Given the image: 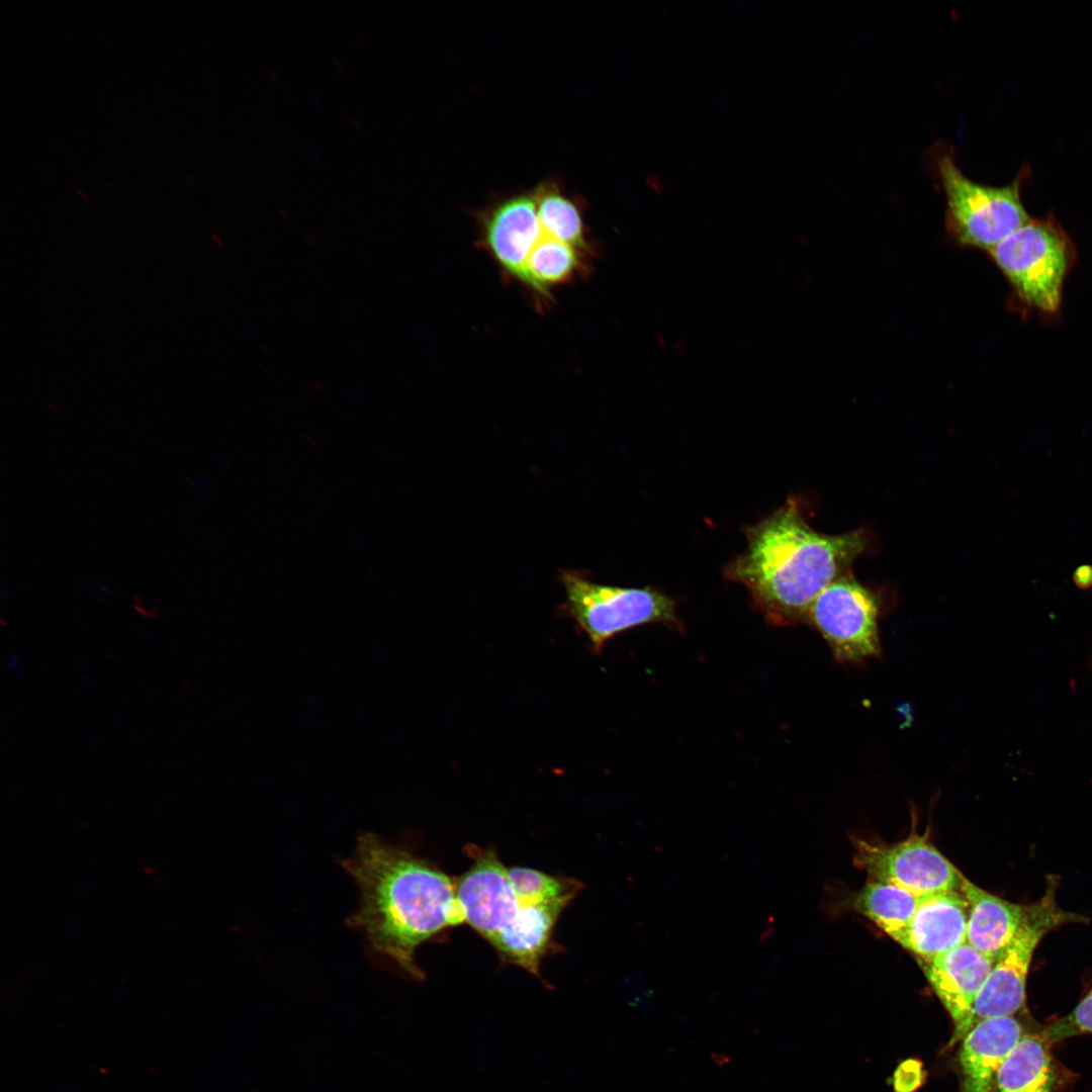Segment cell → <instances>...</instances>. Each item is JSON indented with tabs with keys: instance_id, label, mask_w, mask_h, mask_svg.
<instances>
[{
	"instance_id": "cell-1",
	"label": "cell",
	"mask_w": 1092,
	"mask_h": 1092,
	"mask_svg": "<svg viewBox=\"0 0 1092 1092\" xmlns=\"http://www.w3.org/2000/svg\"><path fill=\"white\" fill-rule=\"evenodd\" d=\"M342 867L356 883L360 900L349 922L375 954L422 979L417 948L442 930L464 922L450 878L428 861L375 833L358 836Z\"/></svg>"
},
{
	"instance_id": "cell-2",
	"label": "cell",
	"mask_w": 1092,
	"mask_h": 1092,
	"mask_svg": "<svg viewBox=\"0 0 1092 1092\" xmlns=\"http://www.w3.org/2000/svg\"><path fill=\"white\" fill-rule=\"evenodd\" d=\"M747 548L726 568L742 583L769 623L806 622L810 606L866 548L856 529L828 535L815 531L795 500L746 529Z\"/></svg>"
},
{
	"instance_id": "cell-3",
	"label": "cell",
	"mask_w": 1092,
	"mask_h": 1092,
	"mask_svg": "<svg viewBox=\"0 0 1092 1092\" xmlns=\"http://www.w3.org/2000/svg\"><path fill=\"white\" fill-rule=\"evenodd\" d=\"M472 866L455 882L464 922L508 962L535 976L549 951L561 906L534 904L513 889L492 850L474 848Z\"/></svg>"
},
{
	"instance_id": "cell-4",
	"label": "cell",
	"mask_w": 1092,
	"mask_h": 1092,
	"mask_svg": "<svg viewBox=\"0 0 1092 1092\" xmlns=\"http://www.w3.org/2000/svg\"><path fill=\"white\" fill-rule=\"evenodd\" d=\"M1025 311L1058 313L1076 248L1056 218H1030L989 252Z\"/></svg>"
},
{
	"instance_id": "cell-5",
	"label": "cell",
	"mask_w": 1092,
	"mask_h": 1092,
	"mask_svg": "<svg viewBox=\"0 0 1092 1092\" xmlns=\"http://www.w3.org/2000/svg\"><path fill=\"white\" fill-rule=\"evenodd\" d=\"M931 162L945 197L946 226L962 245L990 252L1030 219L1020 195L1023 172L1003 187L977 183L961 171L952 149L940 144L931 150Z\"/></svg>"
},
{
	"instance_id": "cell-6",
	"label": "cell",
	"mask_w": 1092,
	"mask_h": 1092,
	"mask_svg": "<svg viewBox=\"0 0 1092 1092\" xmlns=\"http://www.w3.org/2000/svg\"><path fill=\"white\" fill-rule=\"evenodd\" d=\"M565 599L560 610L600 653L614 636L635 626L663 623L679 628L674 602L649 587H621L593 581L577 569H560Z\"/></svg>"
},
{
	"instance_id": "cell-7",
	"label": "cell",
	"mask_w": 1092,
	"mask_h": 1092,
	"mask_svg": "<svg viewBox=\"0 0 1092 1092\" xmlns=\"http://www.w3.org/2000/svg\"><path fill=\"white\" fill-rule=\"evenodd\" d=\"M1056 893L1057 882L1052 878L1041 898L1027 904L1018 929L995 960L976 998L972 1027L984 1019L1012 1016L1018 1012L1025 1004L1027 975L1041 939L1065 924L1088 920L1060 907Z\"/></svg>"
},
{
	"instance_id": "cell-8",
	"label": "cell",
	"mask_w": 1092,
	"mask_h": 1092,
	"mask_svg": "<svg viewBox=\"0 0 1092 1092\" xmlns=\"http://www.w3.org/2000/svg\"><path fill=\"white\" fill-rule=\"evenodd\" d=\"M878 617L875 595L847 572L820 593L806 622L822 635L837 662L852 664L881 655Z\"/></svg>"
},
{
	"instance_id": "cell-9",
	"label": "cell",
	"mask_w": 1092,
	"mask_h": 1092,
	"mask_svg": "<svg viewBox=\"0 0 1092 1092\" xmlns=\"http://www.w3.org/2000/svg\"><path fill=\"white\" fill-rule=\"evenodd\" d=\"M854 863L872 881L892 884L918 896L960 891L963 875L924 836L893 844L854 841Z\"/></svg>"
},
{
	"instance_id": "cell-10",
	"label": "cell",
	"mask_w": 1092,
	"mask_h": 1092,
	"mask_svg": "<svg viewBox=\"0 0 1092 1092\" xmlns=\"http://www.w3.org/2000/svg\"><path fill=\"white\" fill-rule=\"evenodd\" d=\"M473 217L477 245L505 278L522 286L527 259L543 234L532 190L495 195Z\"/></svg>"
},
{
	"instance_id": "cell-11",
	"label": "cell",
	"mask_w": 1092,
	"mask_h": 1092,
	"mask_svg": "<svg viewBox=\"0 0 1092 1092\" xmlns=\"http://www.w3.org/2000/svg\"><path fill=\"white\" fill-rule=\"evenodd\" d=\"M993 965L991 959L967 942L922 962L928 982L954 1023L950 1044L971 1030L976 998Z\"/></svg>"
},
{
	"instance_id": "cell-12",
	"label": "cell",
	"mask_w": 1092,
	"mask_h": 1092,
	"mask_svg": "<svg viewBox=\"0 0 1092 1092\" xmlns=\"http://www.w3.org/2000/svg\"><path fill=\"white\" fill-rule=\"evenodd\" d=\"M969 904L961 891L920 897L908 925L894 938L922 962L966 942Z\"/></svg>"
},
{
	"instance_id": "cell-13",
	"label": "cell",
	"mask_w": 1092,
	"mask_h": 1092,
	"mask_svg": "<svg viewBox=\"0 0 1092 1092\" xmlns=\"http://www.w3.org/2000/svg\"><path fill=\"white\" fill-rule=\"evenodd\" d=\"M1024 1034L1014 1015L992 1017L974 1025L963 1038L960 1053L963 1092H991L1000 1065Z\"/></svg>"
},
{
	"instance_id": "cell-14",
	"label": "cell",
	"mask_w": 1092,
	"mask_h": 1092,
	"mask_svg": "<svg viewBox=\"0 0 1092 1092\" xmlns=\"http://www.w3.org/2000/svg\"><path fill=\"white\" fill-rule=\"evenodd\" d=\"M969 904L966 942L993 962L1010 942L1027 905L999 898L963 877L961 890Z\"/></svg>"
},
{
	"instance_id": "cell-15",
	"label": "cell",
	"mask_w": 1092,
	"mask_h": 1092,
	"mask_svg": "<svg viewBox=\"0 0 1092 1092\" xmlns=\"http://www.w3.org/2000/svg\"><path fill=\"white\" fill-rule=\"evenodd\" d=\"M592 260L586 254L556 240L543 230L527 259L522 287L536 307H549L553 301V289L589 275Z\"/></svg>"
},
{
	"instance_id": "cell-16",
	"label": "cell",
	"mask_w": 1092,
	"mask_h": 1092,
	"mask_svg": "<svg viewBox=\"0 0 1092 1092\" xmlns=\"http://www.w3.org/2000/svg\"><path fill=\"white\" fill-rule=\"evenodd\" d=\"M1050 1043L1025 1033L1009 1052L995 1076L991 1092H1055L1058 1075Z\"/></svg>"
},
{
	"instance_id": "cell-17",
	"label": "cell",
	"mask_w": 1092,
	"mask_h": 1092,
	"mask_svg": "<svg viewBox=\"0 0 1092 1092\" xmlns=\"http://www.w3.org/2000/svg\"><path fill=\"white\" fill-rule=\"evenodd\" d=\"M531 190L544 232L594 258L597 249L584 222L582 200L568 194L558 178L544 179Z\"/></svg>"
},
{
	"instance_id": "cell-18",
	"label": "cell",
	"mask_w": 1092,
	"mask_h": 1092,
	"mask_svg": "<svg viewBox=\"0 0 1092 1092\" xmlns=\"http://www.w3.org/2000/svg\"><path fill=\"white\" fill-rule=\"evenodd\" d=\"M920 897L892 884L871 881L854 894L850 905L894 939L910 922Z\"/></svg>"
},
{
	"instance_id": "cell-19",
	"label": "cell",
	"mask_w": 1092,
	"mask_h": 1092,
	"mask_svg": "<svg viewBox=\"0 0 1092 1092\" xmlns=\"http://www.w3.org/2000/svg\"><path fill=\"white\" fill-rule=\"evenodd\" d=\"M1084 1033H1092V989L1070 1013L1039 1031L1050 1044Z\"/></svg>"
},
{
	"instance_id": "cell-20",
	"label": "cell",
	"mask_w": 1092,
	"mask_h": 1092,
	"mask_svg": "<svg viewBox=\"0 0 1092 1092\" xmlns=\"http://www.w3.org/2000/svg\"><path fill=\"white\" fill-rule=\"evenodd\" d=\"M923 1078L922 1063L914 1059L906 1060L894 1073V1090L895 1092H914L921 1086Z\"/></svg>"
},
{
	"instance_id": "cell-21",
	"label": "cell",
	"mask_w": 1092,
	"mask_h": 1092,
	"mask_svg": "<svg viewBox=\"0 0 1092 1092\" xmlns=\"http://www.w3.org/2000/svg\"><path fill=\"white\" fill-rule=\"evenodd\" d=\"M1073 580L1081 589L1090 588L1092 586V565L1083 564L1078 566L1073 573Z\"/></svg>"
}]
</instances>
